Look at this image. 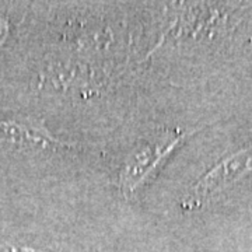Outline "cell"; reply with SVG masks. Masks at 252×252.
I'll list each match as a JSON object with an SVG mask.
<instances>
[{
    "label": "cell",
    "mask_w": 252,
    "mask_h": 252,
    "mask_svg": "<svg viewBox=\"0 0 252 252\" xmlns=\"http://www.w3.org/2000/svg\"><path fill=\"white\" fill-rule=\"evenodd\" d=\"M185 133L177 130H162L144 140L127 156L121 170L119 188L124 195H129L153 174L172 150L180 143Z\"/></svg>",
    "instance_id": "obj_1"
},
{
    "label": "cell",
    "mask_w": 252,
    "mask_h": 252,
    "mask_svg": "<svg viewBox=\"0 0 252 252\" xmlns=\"http://www.w3.org/2000/svg\"><path fill=\"white\" fill-rule=\"evenodd\" d=\"M0 252H46V251H38V250H32V248L13 247V245H0Z\"/></svg>",
    "instance_id": "obj_4"
},
{
    "label": "cell",
    "mask_w": 252,
    "mask_h": 252,
    "mask_svg": "<svg viewBox=\"0 0 252 252\" xmlns=\"http://www.w3.org/2000/svg\"><path fill=\"white\" fill-rule=\"evenodd\" d=\"M0 140L24 143L39 149L72 147V144L54 137L46 130V127L38 124L32 125V124H18V122H0Z\"/></svg>",
    "instance_id": "obj_3"
},
{
    "label": "cell",
    "mask_w": 252,
    "mask_h": 252,
    "mask_svg": "<svg viewBox=\"0 0 252 252\" xmlns=\"http://www.w3.org/2000/svg\"><path fill=\"white\" fill-rule=\"evenodd\" d=\"M252 168V149H245L238 153L231 154L225 160L216 164L206 175H203L195 184L188 198L185 200V206L195 207L205 202L213 193L227 187L228 184L241 178L245 172Z\"/></svg>",
    "instance_id": "obj_2"
}]
</instances>
